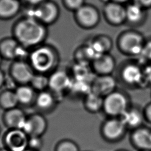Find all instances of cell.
<instances>
[{"instance_id":"obj_1","label":"cell","mask_w":151,"mask_h":151,"mask_svg":"<svg viewBox=\"0 0 151 151\" xmlns=\"http://www.w3.org/2000/svg\"><path fill=\"white\" fill-rule=\"evenodd\" d=\"M14 33L18 41L21 44L25 46H33L43 40L45 35V29L38 20L27 18L17 24Z\"/></svg>"},{"instance_id":"obj_2","label":"cell","mask_w":151,"mask_h":151,"mask_svg":"<svg viewBox=\"0 0 151 151\" xmlns=\"http://www.w3.org/2000/svg\"><path fill=\"white\" fill-rule=\"evenodd\" d=\"M31 62L35 70L40 73H45L54 65L55 56L51 49L41 47L32 52Z\"/></svg>"},{"instance_id":"obj_3","label":"cell","mask_w":151,"mask_h":151,"mask_svg":"<svg viewBox=\"0 0 151 151\" xmlns=\"http://www.w3.org/2000/svg\"><path fill=\"white\" fill-rule=\"evenodd\" d=\"M29 136L22 129H9L4 137L5 147L10 151H24L28 148Z\"/></svg>"},{"instance_id":"obj_4","label":"cell","mask_w":151,"mask_h":151,"mask_svg":"<svg viewBox=\"0 0 151 151\" xmlns=\"http://www.w3.org/2000/svg\"><path fill=\"white\" fill-rule=\"evenodd\" d=\"M47 128L45 119L41 114H34L27 118L22 130L29 136L41 137Z\"/></svg>"},{"instance_id":"obj_5","label":"cell","mask_w":151,"mask_h":151,"mask_svg":"<svg viewBox=\"0 0 151 151\" xmlns=\"http://www.w3.org/2000/svg\"><path fill=\"white\" fill-rule=\"evenodd\" d=\"M32 12L33 15L30 18L47 24L55 21L58 15L57 7L52 3H45Z\"/></svg>"},{"instance_id":"obj_6","label":"cell","mask_w":151,"mask_h":151,"mask_svg":"<svg viewBox=\"0 0 151 151\" xmlns=\"http://www.w3.org/2000/svg\"><path fill=\"white\" fill-rule=\"evenodd\" d=\"M126 100L119 93L110 94L104 101V109L107 113L110 114H120L125 112Z\"/></svg>"},{"instance_id":"obj_7","label":"cell","mask_w":151,"mask_h":151,"mask_svg":"<svg viewBox=\"0 0 151 151\" xmlns=\"http://www.w3.org/2000/svg\"><path fill=\"white\" fill-rule=\"evenodd\" d=\"M24 111L16 107L8 110L4 115V122L9 129H22L27 120Z\"/></svg>"},{"instance_id":"obj_8","label":"cell","mask_w":151,"mask_h":151,"mask_svg":"<svg viewBox=\"0 0 151 151\" xmlns=\"http://www.w3.org/2000/svg\"><path fill=\"white\" fill-rule=\"evenodd\" d=\"M12 74L14 78L19 83L31 82L34 74L30 67L23 61H17L12 68Z\"/></svg>"},{"instance_id":"obj_9","label":"cell","mask_w":151,"mask_h":151,"mask_svg":"<svg viewBox=\"0 0 151 151\" xmlns=\"http://www.w3.org/2000/svg\"><path fill=\"white\" fill-rule=\"evenodd\" d=\"M76 18L81 25L91 27L94 25L98 20L96 11L89 6H81L77 10Z\"/></svg>"},{"instance_id":"obj_10","label":"cell","mask_w":151,"mask_h":151,"mask_svg":"<svg viewBox=\"0 0 151 151\" xmlns=\"http://www.w3.org/2000/svg\"><path fill=\"white\" fill-rule=\"evenodd\" d=\"M0 52L6 58L9 59L17 58L24 53L18 42L12 39L5 40L1 42Z\"/></svg>"},{"instance_id":"obj_11","label":"cell","mask_w":151,"mask_h":151,"mask_svg":"<svg viewBox=\"0 0 151 151\" xmlns=\"http://www.w3.org/2000/svg\"><path fill=\"white\" fill-rule=\"evenodd\" d=\"M71 80L67 74L61 71L52 74L49 78L48 86L55 91H61L69 87Z\"/></svg>"},{"instance_id":"obj_12","label":"cell","mask_w":151,"mask_h":151,"mask_svg":"<svg viewBox=\"0 0 151 151\" xmlns=\"http://www.w3.org/2000/svg\"><path fill=\"white\" fill-rule=\"evenodd\" d=\"M122 45L124 50L134 54L142 53L143 49L141 38L134 34H128L124 36L122 41Z\"/></svg>"},{"instance_id":"obj_13","label":"cell","mask_w":151,"mask_h":151,"mask_svg":"<svg viewBox=\"0 0 151 151\" xmlns=\"http://www.w3.org/2000/svg\"><path fill=\"white\" fill-rule=\"evenodd\" d=\"M19 5L16 0H0V17L9 18L18 11Z\"/></svg>"},{"instance_id":"obj_14","label":"cell","mask_w":151,"mask_h":151,"mask_svg":"<svg viewBox=\"0 0 151 151\" xmlns=\"http://www.w3.org/2000/svg\"><path fill=\"white\" fill-rule=\"evenodd\" d=\"M124 123L118 120H110L104 127V134L110 139L119 137L123 132Z\"/></svg>"},{"instance_id":"obj_15","label":"cell","mask_w":151,"mask_h":151,"mask_svg":"<svg viewBox=\"0 0 151 151\" xmlns=\"http://www.w3.org/2000/svg\"><path fill=\"white\" fill-rule=\"evenodd\" d=\"M133 139L135 143L140 147L146 149H151V133L146 130L142 129L137 131Z\"/></svg>"},{"instance_id":"obj_16","label":"cell","mask_w":151,"mask_h":151,"mask_svg":"<svg viewBox=\"0 0 151 151\" xmlns=\"http://www.w3.org/2000/svg\"><path fill=\"white\" fill-rule=\"evenodd\" d=\"M18 103L15 92L10 90L6 91L0 96L1 106L7 110L15 108Z\"/></svg>"},{"instance_id":"obj_17","label":"cell","mask_w":151,"mask_h":151,"mask_svg":"<svg viewBox=\"0 0 151 151\" xmlns=\"http://www.w3.org/2000/svg\"><path fill=\"white\" fill-rule=\"evenodd\" d=\"M123 77L127 82L136 83L141 80L142 73L138 67L134 65H129L124 69Z\"/></svg>"},{"instance_id":"obj_18","label":"cell","mask_w":151,"mask_h":151,"mask_svg":"<svg viewBox=\"0 0 151 151\" xmlns=\"http://www.w3.org/2000/svg\"><path fill=\"white\" fill-rule=\"evenodd\" d=\"M114 86V81L113 78L109 77H104L99 78L95 83L94 93L99 94V93H107L111 91Z\"/></svg>"},{"instance_id":"obj_19","label":"cell","mask_w":151,"mask_h":151,"mask_svg":"<svg viewBox=\"0 0 151 151\" xmlns=\"http://www.w3.org/2000/svg\"><path fill=\"white\" fill-rule=\"evenodd\" d=\"M106 12L110 19L114 22H120L126 17V11L117 5H109L106 9Z\"/></svg>"},{"instance_id":"obj_20","label":"cell","mask_w":151,"mask_h":151,"mask_svg":"<svg viewBox=\"0 0 151 151\" xmlns=\"http://www.w3.org/2000/svg\"><path fill=\"white\" fill-rule=\"evenodd\" d=\"M94 66L97 70L102 73H108L113 68L112 60L107 56H101L95 59Z\"/></svg>"},{"instance_id":"obj_21","label":"cell","mask_w":151,"mask_h":151,"mask_svg":"<svg viewBox=\"0 0 151 151\" xmlns=\"http://www.w3.org/2000/svg\"><path fill=\"white\" fill-rule=\"evenodd\" d=\"M15 94L18 102L22 104L29 103L34 97L32 89L27 86H22L18 87L15 91Z\"/></svg>"},{"instance_id":"obj_22","label":"cell","mask_w":151,"mask_h":151,"mask_svg":"<svg viewBox=\"0 0 151 151\" xmlns=\"http://www.w3.org/2000/svg\"><path fill=\"white\" fill-rule=\"evenodd\" d=\"M54 103V98L51 93L47 91H41L36 99L37 106L42 109H47Z\"/></svg>"},{"instance_id":"obj_23","label":"cell","mask_w":151,"mask_h":151,"mask_svg":"<svg viewBox=\"0 0 151 151\" xmlns=\"http://www.w3.org/2000/svg\"><path fill=\"white\" fill-rule=\"evenodd\" d=\"M102 104L101 97L96 93H90L87 97L86 104L91 111H97L100 109Z\"/></svg>"},{"instance_id":"obj_24","label":"cell","mask_w":151,"mask_h":151,"mask_svg":"<svg viewBox=\"0 0 151 151\" xmlns=\"http://www.w3.org/2000/svg\"><path fill=\"white\" fill-rule=\"evenodd\" d=\"M123 122L130 126L138 125L142 120L140 115L136 111H132L124 112L123 114Z\"/></svg>"},{"instance_id":"obj_25","label":"cell","mask_w":151,"mask_h":151,"mask_svg":"<svg viewBox=\"0 0 151 151\" xmlns=\"http://www.w3.org/2000/svg\"><path fill=\"white\" fill-rule=\"evenodd\" d=\"M126 17L131 21H137L142 15V11L139 4L132 5L128 7L126 11Z\"/></svg>"},{"instance_id":"obj_26","label":"cell","mask_w":151,"mask_h":151,"mask_svg":"<svg viewBox=\"0 0 151 151\" xmlns=\"http://www.w3.org/2000/svg\"><path fill=\"white\" fill-rule=\"evenodd\" d=\"M34 88L43 90L49 84V78L42 74L34 75L31 82Z\"/></svg>"},{"instance_id":"obj_27","label":"cell","mask_w":151,"mask_h":151,"mask_svg":"<svg viewBox=\"0 0 151 151\" xmlns=\"http://www.w3.org/2000/svg\"><path fill=\"white\" fill-rule=\"evenodd\" d=\"M55 151H80L77 145L70 140H63L56 145Z\"/></svg>"},{"instance_id":"obj_28","label":"cell","mask_w":151,"mask_h":151,"mask_svg":"<svg viewBox=\"0 0 151 151\" xmlns=\"http://www.w3.org/2000/svg\"><path fill=\"white\" fill-rule=\"evenodd\" d=\"M42 146V140L39 136H29L28 141V148L39 150Z\"/></svg>"},{"instance_id":"obj_29","label":"cell","mask_w":151,"mask_h":151,"mask_svg":"<svg viewBox=\"0 0 151 151\" xmlns=\"http://www.w3.org/2000/svg\"><path fill=\"white\" fill-rule=\"evenodd\" d=\"M68 7L73 9H78L82 6L83 0H65Z\"/></svg>"},{"instance_id":"obj_30","label":"cell","mask_w":151,"mask_h":151,"mask_svg":"<svg viewBox=\"0 0 151 151\" xmlns=\"http://www.w3.org/2000/svg\"><path fill=\"white\" fill-rule=\"evenodd\" d=\"M142 53L147 58L151 59V42H149L143 48Z\"/></svg>"},{"instance_id":"obj_31","label":"cell","mask_w":151,"mask_h":151,"mask_svg":"<svg viewBox=\"0 0 151 151\" xmlns=\"http://www.w3.org/2000/svg\"><path fill=\"white\" fill-rule=\"evenodd\" d=\"M145 73L147 80L151 82V66H149L146 68Z\"/></svg>"},{"instance_id":"obj_32","label":"cell","mask_w":151,"mask_h":151,"mask_svg":"<svg viewBox=\"0 0 151 151\" xmlns=\"http://www.w3.org/2000/svg\"><path fill=\"white\" fill-rule=\"evenodd\" d=\"M137 4L143 5H149L151 4V0H136Z\"/></svg>"},{"instance_id":"obj_33","label":"cell","mask_w":151,"mask_h":151,"mask_svg":"<svg viewBox=\"0 0 151 151\" xmlns=\"http://www.w3.org/2000/svg\"><path fill=\"white\" fill-rule=\"evenodd\" d=\"M5 81V76L3 73L0 70V87L3 85Z\"/></svg>"},{"instance_id":"obj_34","label":"cell","mask_w":151,"mask_h":151,"mask_svg":"<svg viewBox=\"0 0 151 151\" xmlns=\"http://www.w3.org/2000/svg\"><path fill=\"white\" fill-rule=\"evenodd\" d=\"M29 3L33 4H37L41 2L43 0H27Z\"/></svg>"},{"instance_id":"obj_35","label":"cell","mask_w":151,"mask_h":151,"mask_svg":"<svg viewBox=\"0 0 151 151\" xmlns=\"http://www.w3.org/2000/svg\"><path fill=\"white\" fill-rule=\"evenodd\" d=\"M147 114L149 117L151 119V106H150L147 110Z\"/></svg>"},{"instance_id":"obj_36","label":"cell","mask_w":151,"mask_h":151,"mask_svg":"<svg viewBox=\"0 0 151 151\" xmlns=\"http://www.w3.org/2000/svg\"><path fill=\"white\" fill-rule=\"evenodd\" d=\"M0 151H10V150H8V149L4 147V148H2V149H0Z\"/></svg>"},{"instance_id":"obj_37","label":"cell","mask_w":151,"mask_h":151,"mask_svg":"<svg viewBox=\"0 0 151 151\" xmlns=\"http://www.w3.org/2000/svg\"><path fill=\"white\" fill-rule=\"evenodd\" d=\"M24 151H39V150H33V149H29V148H28L26 150H25Z\"/></svg>"},{"instance_id":"obj_38","label":"cell","mask_w":151,"mask_h":151,"mask_svg":"<svg viewBox=\"0 0 151 151\" xmlns=\"http://www.w3.org/2000/svg\"><path fill=\"white\" fill-rule=\"evenodd\" d=\"M117 1H126V0H117Z\"/></svg>"},{"instance_id":"obj_39","label":"cell","mask_w":151,"mask_h":151,"mask_svg":"<svg viewBox=\"0 0 151 151\" xmlns=\"http://www.w3.org/2000/svg\"><path fill=\"white\" fill-rule=\"evenodd\" d=\"M1 52H0V63H1Z\"/></svg>"},{"instance_id":"obj_40","label":"cell","mask_w":151,"mask_h":151,"mask_svg":"<svg viewBox=\"0 0 151 151\" xmlns=\"http://www.w3.org/2000/svg\"><path fill=\"white\" fill-rule=\"evenodd\" d=\"M0 132H1V131H0Z\"/></svg>"}]
</instances>
